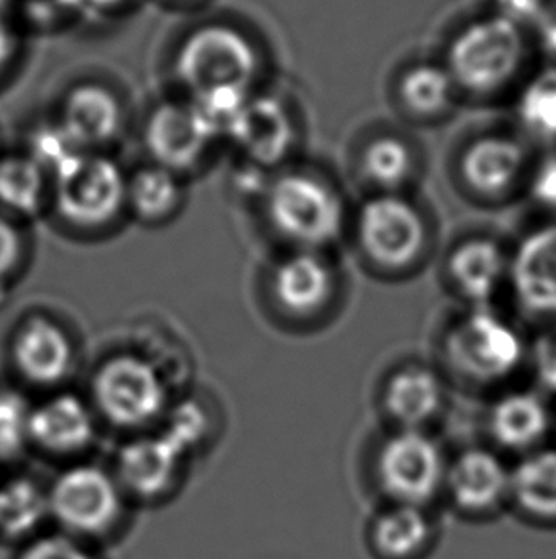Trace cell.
Masks as SVG:
<instances>
[{
	"mask_svg": "<svg viewBox=\"0 0 556 559\" xmlns=\"http://www.w3.org/2000/svg\"><path fill=\"white\" fill-rule=\"evenodd\" d=\"M265 68L256 33L234 15H206L181 29L170 50V75L180 96H252Z\"/></svg>",
	"mask_w": 556,
	"mask_h": 559,
	"instance_id": "cell-1",
	"label": "cell"
},
{
	"mask_svg": "<svg viewBox=\"0 0 556 559\" xmlns=\"http://www.w3.org/2000/svg\"><path fill=\"white\" fill-rule=\"evenodd\" d=\"M530 31L489 10L461 23L443 60L458 91L492 96L511 86L530 56Z\"/></svg>",
	"mask_w": 556,
	"mask_h": 559,
	"instance_id": "cell-2",
	"label": "cell"
},
{
	"mask_svg": "<svg viewBox=\"0 0 556 559\" xmlns=\"http://www.w3.org/2000/svg\"><path fill=\"white\" fill-rule=\"evenodd\" d=\"M90 405L99 420L143 431L170 411V384L158 365L137 352H119L92 374Z\"/></svg>",
	"mask_w": 556,
	"mask_h": 559,
	"instance_id": "cell-3",
	"label": "cell"
},
{
	"mask_svg": "<svg viewBox=\"0 0 556 559\" xmlns=\"http://www.w3.org/2000/svg\"><path fill=\"white\" fill-rule=\"evenodd\" d=\"M264 212L273 231L295 250L330 247L346 224L336 189L301 170L273 176L264 188Z\"/></svg>",
	"mask_w": 556,
	"mask_h": 559,
	"instance_id": "cell-4",
	"label": "cell"
},
{
	"mask_svg": "<svg viewBox=\"0 0 556 559\" xmlns=\"http://www.w3.org/2000/svg\"><path fill=\"white\" fill-rule=\"evenodd\" d=\"M126 182L109 153H78L52 176L50 212L75 231H101L126 214Z\"/></svg>",
	"mask_w": 556,
	"mask_h": 559,
	"instance_id": "cell-5",
	"label": "cell"
},
{
	"mask_svg": "<svg viewBox=\"0 0 556 559\" xmlns=\"http://www.w3.org/2000/svg\"><path fill=\"white\" fill-rule=\"evenodd\" d=\"M524 354L527 346L519 331L484 308L459 319L444 338V356L451 369L479 384L511 377Z\"/></svg>",
	"mask_w": 556,
	"mask_h": 559,
	"instance_id": "cell-6",
	"label": "cell"
},
{
	"mask_svg": "<svg viewBox=\"0 0 556 559\" xmlns=\"http://www.w3.org/2000/svg\"><path fill=\"white\" fill-rule=\"evenodd\" d=\"M223 136L191 102L168 98L150 109L143 124V145L149 163L181 178L195 173Z\"/></svg>",
	"mask_w": 556,
	"mask_h": 559,
	"instance_id": "cell-7",
	"label": "cell"
},
{
	"mask_svg": "<svg viewBox=\"0 0 556 559\" xmlns=\"http://www.w3.org/2000/svg\"><path fill=\"white\" fill-rule=\"evenodd\" d=\"M446 468L440 447L423 430L395 431L377 453V484L392 504L425 507L444 489Z\"/></svg>",
	"mask_w": 556,
	"mask_h": 559,
	"instance_id": "cell-8",
	"label": "cell"
},
{
	"mask_svg": "<svg viewBox=\"0 0 556 559\" xmlns=\"http://www.w3.org/2000/svg\"><path fill=\"white\" fill-rule=\"evenodd\" d=\"M48 514L73 535L96 537L121 515V484L94 464H75L56 477L46 492Z\"/></svg>",
	"mask_w": 556,
	"mask_h": 559,
	"instance_id": "cell-9",
	"label": "cell"
},
{
	"mask_svg": "<svg viewBox=\"0 0 556 559\" xmlns=\"http://www.w3.org/2000/svg\"><path fill=\"white\" fill-rule=\"evenodd\" d=\"M356 237L362 252L374 264L402 270L421 257L427 227L414 203L397 193H382L362 204Z\"/></svg>",
	"mask_w": 556,
	"mask_h": 559,
	"instance_id": "cell-10",
	"label": "cell"
},
{
	"mask_svg": "<svg viewBox=\"0 0 556 559\" xmlns=\"http://www.w3.org/2000/svg\"><path fill=\"white\" fill-rule=\"evenodd\" d=\"M53 122L83 153H109L124 132L126 111L111 84L83 79L60 98Z\"/></svg>",
	"mask_w": 556,
	"mask_h": 559,
	"instance_id": "cell-11",
	"label": "cell"
},
{
	"mask_svg": "<svg viewBox=\"0 0 556 559\" xmlns=\"http://www.w3.org/2000/svg\"><path fill=\"white\" fill-rule=\"evenodd\" d=\"M226 140L254 170L280 167L295 144L292 115L280 99L256 92L234 117Z\"/></svg>",
	"mask_w": 556,
	"mask_h": 559,
	"instance_id": "cell-12",
	"label": "cell"
},
{
	"mask_svg": "<svg viewBox=\"0 0 556 559\" xmlns=\"http://www.w3.org/2000/svg\"><path fill=\"white\" fill-rule=\"evenodd\" d=\"M75 348L65 326L46 316H31L10 338V364L23 382L40 390L63 384L75 369Z\"/></svg>",
	"mask_w": 556,
	"mask_h": 559,
	"instance_id": "cell-13",
	"label": "cell"
},
{
	"mask_svg": "<svg viewBox=\"0 0 556 559\" xmlns=\"http://www.w3.org/2000/svg\"><path fill=\"white\" fill-rule=\"evenodd\" d=\"M98 420L90 401L78 393L53 392L29 408L27 441L45 453H83L96 439Z\"/></svg>",
	"mask_w": 556,
	"mask_h": 559,
	"instance_id": "cell-14",
	"label": "cell"
},
{
	"mask_svg": "<svg viewBox=\"0 0 556 559\" xmlns=\"http://www.w3.org/2000/svg\"><path fill=\"white\" fill-rule=\"evenodd\" d=\"M444 489L461 512L486 514L509 497L511 472L488 449H467L446 468Z\"/></svg>",
	"mask_w": 556,
	"mask_h": 559,
	"instance_id": "cell-15",
	"label": "cell"
},
{
	"mask_svg": "<svg viewBox=\"0 0 556 559\" xmlns=\"http://www.w3.org/2000/svg\"><path fill=\"white\" fill-rule=\"evenodd\" d=\"M509 277L524 310L556 316V224L537 227L520 241Z\"/></svg>",
	"mask_w": 556,
	"mask_h": 559,
	"instance_id": "cell-16",
	"label": "cell"
},
{
	"mask_svg": "<svg viewBox=\"0 0 556 559\" xmlns=\"http://www.w3.org/2000/svg\"><path fill=\"white\" fill-rule=\"evenodd\" d=\"M336 275L318 250H293L271 275L275 302L292 316H311L330 302Z\"/></svg>",
	"mask_w": 556,
	"mask_h": 559,
	"instance_id": "cell-17",
	"label": "cell"
},
{
	"mask_svg": "<svg viewBox=\"0 0 556 559\" xmlns=\"http://www.w3.org/2000/svg\"><path fill=\"white\" fill-rule=\"evenodd\" d=\"M185 454L165 433L137 436L117 459V481L142 499H155L172 487Z\"/></svg>",
	"mask_w": 556,
	"mask_h": 559,
	"instance_id": "cell-18",
	"label": "cell"
},
{
	"mask_svg": "<svg viewBox=\"0 0 556 559\" xmlns=\"http://www.w3.org/2000/svg\"><path fill=\"white\" fill-rule=\"evenodd\" d=\"M527 163V147L517 138L489 134L467 145L459 168L474 193L497 197L519 182Z\"/></svg>",
	"mask_w": 556,
	"mask_h": 559,
	"instance_id": "cell-19",
	"label": "cell"
},
{
	"mask_svg": "<svg viewBox=\"0 0 556 559\" xmlns=\"http://www.w3.org/2000/svg\"><path fill=\"white\" fill-rule=\"evenodd\" d=\"M509 258L499 242L474 237L458 245L448 260L454 287L467 302L484 308L509 277Z\"/></svg>",
	"mask_w": 556,
	"mask_h": 559,
	"instance_id": "cell-20",
	"label": "cell"
},
{
	"mask_svg": "<svg viewBox=\"0 0 556 559\" xmlns=\"http://www.w3.org/2000/svg\"><path fill=\"white\" fill-rule=\"evenodd\" d=\"M443 403V380L427 367H404L385 384V413L399 430H421L438 415Z\"/></svg>",
	"mask_w": 556,
	"mask_h": 559,
	"instance_id": "cell-21",
	"label": "cell"
},
{
	"mask_svg": "<svg viewBox=\"0 0 556 559\" xmlns=\"http://www.w3.org/2000/svg\"><path fill=\"white\" fill-rule=\"evenodd\" d=\"M52 175L31 153H0V211L23 222L50 212Z\"/></svg>",
	"mask_w": 556,
	"mask_h": 559,
	"instance_id": "cell-22",
	"label": "cell"
},
{
	"mask_svg": "<svg viewBox=\"0 0 556 559\" xmlns=\"http://www.w3.org/2000/svg\"><path fill=\"white\" fill-rule=\"evenodd\" d=\"M549 407L537 393H507L489 411V436L507 451H532L549 433Z\"/></svg>",
	"mask_w": 556,
	"mask_h": 559,
	"instance_id": "cell-23",
	"label": "cell"
},
{
	"mask_svg": "<svg viewBox=\"0 0 556 559\" xmlns=\"http://www.w3.org/2000/svg\"><path fill=\"white\" fill-rule=\"evenodd\" d=\"M185 203V178L168 168L147 163L129 173L126 214L143 226H160Z\"/></svg>",
	"mask_w": 556,
	"mask_h": 559,
	"instance_id": "cell-24",
	"label": "cell"
},
{
	"mask_svg": "<svg viewBox=\"0 0 556 559\" xmlns=\"http://www.w3.org/2000/svg\"><path fill=\"white\" fill-rule=\"evenodd\" d=\"M433 537V525L421 507L392 504L377 515L370 530V543L382 559H412L420 556Z\"/></svg>",
	"mask_w": 556,
	"mask_h": 559,
	"instance_id": "cell-25",
	"label": "cell"
},
{
	"mask_svg": "<svg viewBox=\"0 0 556 559\" xmlns=\"http://www.w3.org/2000/svg\"><path fill=\"white\" fill-rule=\"evenodd\" d=\"M509 497L530 518L556 522V449L534 451L511 469Z\"/></svg>",
	"mask_w": 556,
	"mask_h": 559,
	"instance_id": "cell-26",
	"label": "cell"
},
{
	"mask_svg": "<svg viewBox=\"0 0 556 559\" xmlns=\"http://www.w3.org/2000/svg\"><path fill=\"white\" fill-rule=\"evenodd\" d=\"M458 86L443 61H418L399 79V96L410 114L436 117L454 106Z\"/></svg>",
	"mask_w": 556,
	"mask_h": 559,
	"instance_id": "cell-27",
	"label": "cell"
},
{
	"mask_svg": "<svg viewBox=\"0 0 556 559\" xmlns=\"http://www.w3.org/2000/svg\"><path fill=\"white\" fill-rule=\"evenodd\" d=\"M361 167L364 176L384 193H395L414 175V153L399 136L374 138L364 145Z\"/></svg>",
	"mask_w": 556,
	"mask_h": 559,
	"instance_id": "cell-28",
	"label": "cell"
},
{
	"mask_svg": "<svg viewBox=\"0 0 556 559\" xmlns=\"http://www.w3.org/2000/svg\"><path fill=\"white\" fill-rule=\"evenodd\" d=\"M517 117L530 136L542 142L556 140V66L530 76L517 99Z\"/></svg>",
	"mask_w": 556,
	"mask_h": 559,
	"instance_id": "cell-29",
	"label": "cell"
},
{
	"mask_svg": "<svg viewBox=\"0 0 556 559\" xmlns=\"http://www.w3.org/2000/svg\"><path fill=\"white\" fill-rule=\"evenodd\" d=\"M48 514L46 495L23 479L0 487V535L27 537Z\"/></svg>",
	"mask_w": 556,
	"mask_h": 559,
	"instance_id": "cell-30",
	"label": "cell"
},
{
	"mask_svg": "<svg viewBox=\"0 0 556 559\" xmlns=\"http://www.w3.org/2000/svg\"><path fill=\"white\" fill-rule=\"evenodd\" d=\"M10 15L27 33H58L86 17L84 0H10Z\"/></svg>",
	"mask_w": 556,
	"mask_h": 559,
	"instance_id": "cell-31",
	"label": "cell"
},
{
	"mask_svg": "<svg viewBox=\"0 0 556 559\" xmlns=\"http://www.w3.org/2000/svg\"><path fill=\"white\" fill-rule=\"evenodd\" d=\"M206 430L208 423L203 408L195 403H181L176 413L168 411V424L162 433L178 445L181 453L189 454L203 441Z\"/></svg>",
	"mask_w": 556,
	"mask_h": 559,
	"instance_id": "cell-32",
	"label": "cell"
},
{
	"mask_svg": "<svg viewBox=\"0 0 556 559\" xmlns=\"http://www.w3.org/2000/svg\"><path fill=\"white\" fill-rule=\"evenodd\" d=\"M25 260L22 222L0 211V287L20 272Z\"/></svg>",
	"mask_w": 556,
	"mask_h": 559,
	"instance_id": "cell-33",
	"label": "cell"
},
{
	"mask_svg": "<svg viewBox=\"0 0 556 559\" xmlns=\"http://www.w3.org/2000/svg\"><path fill=\"white\" fill-rule=\"evenodd\" d=\"M20 559H94L88 550L71 537L50 535L31 540Z\"/></svg>",
	"mask_w": 556,
	"mask_h": 559,
	"instance_id": "cell-34",
	"label": "cell"
},
{
	"mask_svg": "<svg viewBox=\"0 0 556 559\" xmlns=\"http://www.w3.org/2000/svg\"><path fill=\"white\" fill-rule=\"evenodd\" d=\"M25 33L10 15V10L0 7V81L10 75L15 63L22 60Z\"/></svg>",
	"mask_w": 556,
	"mask_h": 559,
	"instance_id": "cell-35",
	"label": "cell"
},
{
	"mask_svg": "<svg viewBox=\"0 0 556 559\" xmlns=\"http://www.w3.org/2000/svg\"><path fill=\"white\" fill-rule=\"evenodd\" d=\"M489 12L509 17L512 22L532 29V25H542L549 17L547 0H489Z\"/></svg>",
	"mask_w": 556,
	"mask_h": 559,
	"instance_id": "cell-36",
	"label": "cell"
},
{
	"mask_svg": "<svg viewBox=\"0 0 556 559\" xmlns=\"http://www.w3.org/2000/svg\"><path fill=\"white\" fill-rule=\"evenodd\" d=\"M530 191L535 203L556 211V155L543 159L540 167L535 168Z\"/></svg>",
	"mask_w": 556,
	"mask_h": 559,
	"instance_id": "cell-37",
	"label": "cell"
},
{
	"mask_svg": "<svg viewBox=\"0 0 556 559\" xmlns=\"http://www.w3.org/2000/svg\"><path fill=\"white\" fill-rule=\"evenodd\" d=\"M534 367L540 382L551 392H556V331L543 334L535 344Z\"/></svg>",
	"mask_w": 556,
	"mask_h": 559,
	"instance_id": "cell-38",
	"label": "cell"
},
{
	"mask_svg": "<svg viewBox=\"0 0 556 559\" xmlns=\"http://www.w3.org/2000/svg\"><path fill=\"white\" fill-rule=\"evenodd\" d=\"M140 0H84L86 15H96L101 20H117L129 14Z\"/></svg>",
	"mask_w": 556,
	"mask_h": 559,
	"instance_id": "cell-39",
	"label": "cell"
},
{
	"mask_svg": "<svg viewBox=\"0 0 556 559\" xmlns=\"http://www.w3.org/2000/svg\"><path fill=\"white\" fill-rule=\"evenodd\" d=\"M542 38L545 50L556 58V15H549L542 23Z\"/></svg>",
	"mask_w": 556,
	"mask_h": 559,
	"instance_id": "cell-40",
	"label": "cell"
},
{
	"mask_svg": "<svg viewBox=\"0 0 556 559\" xmlns=\"http://www.w3.org/2000/svg\"><path fill=\"white\" fill-rule=\"evenodd\" d=\"M162 4L170 8H178V10H198V8L206 7V2L210 0H160Z\"/></svg>",
	"mask_w": 556,
	"mask_h": 559,
	"instance_id": "cell-41",
	"label": "cell"
}]
</instances>
